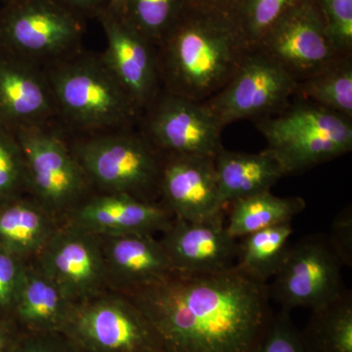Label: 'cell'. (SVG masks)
I'll return each mask as SVG.
<instances>
[{
    "mask_svg": "<svg viewBox=\"0 0 352 352\" xmlns=\"http://www.w3.org/2000/svg\"><path fill=\"white\" fill-rule=\"evenodd\" d=\"M333 252L342 261V265L352 266V210L347 206L336 215L327 236Z\"/></svg>",
    "mask_w": 352,
    "mask_h": 352,
    "instance_id": "cell-33",
    "label": "cell"
},
{
    "mask_svg": "<svg viewBox=\"0 0 352 352\" xmlns=\"http://www.w3.org/2000/svg\"><path fill=\"white\" fill-rule=\"evenodd\" d=\"M126 296L154 326L164 352H256L274 315L268 284L236 267L173 272Z\"/></svg>",
    "mask_w": 352,
    "mask_h": 352,
    "instance_id": "cell-1",
    "label": "cell"
},
{
    "mask_svg": "<svg viewBox=\"0 0 352 352\" xmlns=\"http://www.w3.org/2000/svg\"><path fill=\"white\" fill-rule=\"evenodd\" d=\"M331 43L342 55L352 54V0H315Z\"/></svg>",
    "mask_w": 352,
    "mask_h": 352,
    "instance_id": "cell-30",
    "label": "cell"
},
{
    "mask_svg": "<svg viewBox=\"0 0 352 352\" xmlns=\"http://www.w3.org/2000/svg\"><path fill=\"white\" fill-rule=\"evenodd\" d=\"M105 259L109 289L131 294L170 276V258L153 234L99 236Z\"/></svg>",
    "mask_w": 352,
    "mask_h": 352,
    "instance_id": "cell-19",
    "label": "cell"
},
{
    "mask_svg": "<svg viewBox=\"0 0 352 352\" xmlns=\"http://www.w3.org/2000/svg\"><path fill=\"white\" fill-rule=\"evenodd\" d=\"M307 203L300 197H278L261 192L233 201L227 230L232 237L243 238L267 227L292 221Z\"/></svg>",
    "mask_w": 352,
    "mask_h": 352,
    "instance_id": "cell-23",
    "label": "cell"
},
{
    "mask_svg": "<svg viewBox=\"0 0 352 352\" xmlns=\"http://www.w3.org/2000/svg\"><path fill=\"white\" fill-rule=\"evenodd\" d=\"M36 263H27L11 318L24 333H63L76 307Z\"/></svg>",
    "mask_w": 352,
    "mask_h": 352,
    "instance_id": "cell-20",
    "label": "cell"
},
{
    "mask_svg": "<svg viewBox=\"0 0 352 352\" xmlns=\"http://www.w3.org/2000/svg\"><path fill=\"white\" fill-rule=\"evenodd\" d=\"M298 80L258 50H250L226 87L204 102L226 127L283 111L295 96Z\"/></svg>",
    "mask_w": 352,
    "mask_h": 352,
    "instance_id": "cell-10",
    "label": "cell"
},
{
    "mask_svg": "<svg viewBox=\"0 0 352 352\" xmlns=\"http://www.w3.org/2000/svg\"><path fill=\"white\" fill-rule=\"evenodd\" d=\"M300 337L305 352H352L351 292L312 310Z\"/></svg>",
    "mask_w": 352,
    "mask_h": 352,
    "instance_id": "cell-24",
    "label": "cell"
},
{
    "mask_svg": "<svg viewBox=\"0 0 352 352\" xmlns=\"http://www.w3.org/2000/svg\"><path fill=\"white\" fill-rule=\"evenodd\" d=\"M68 136L94 192L126 194L160 203L164 155L140 129Z\"/></svg>",
    "mask_w": 352,
    "mask_h": 352,
    "instance_id": "cell-4",
    "label": "cell"
},
{
    "mask_svg": "<svg viewBox=\"0 0 352 352\" xmlns=\"http://www.w3.org/2000/svg\"><path fill=\"white\" fill-rule=\"evenodd\" d=\"M74 302L109 289L99 236L63 221L36 261Z\"/></svg>",
    "mask_w": 352,
    "mask_h": 352,
    "instance_id": "cell-13",
    "label": "cell"
},
{
    "mask_svg": "<svg viewBox=\"0 0 352 352\" xmlns=\"http://www.w3.org/2000/svg\"><path fill=\"white\" fill-rule=\"evenodd\" d=\"M62 222L25 194L0 205V245L24 263H32Z\"/></svg>",
    "mask_w": 352,
    "mask_h": 352,
    "instance_id": "cell-21",
    "label": "cell"
},
{
    "mask_svg": "<svg viewBox=\"0 0 352 352\" xmlns=\"http://www.w3.org/2000/svg\"><path fill=\"white\" fill-rule=\"evenodd\" d=\"M188 4V0H129L124 18L156 47Z\"/></svg>",
    "mask_w": 352,
    "mask_h": 352,
    "instance_id": "cell-27",
    "label": "cell"
},
{
    "mask_svg": "<svg viewBox=\"0 0 352 352\" xmlns=\"http://www.w3.org/2000/svg\"><path fill=\"white\" fill-rule=\"evenodd\" d=\"M342 266L327 236H307L289 245L273 283L268 285L270 298L289 311L325 307L346 292Z\"/></svg>",
    "mask_w": 352,
    "mask_h": 352,
    "instance_id": "cell-9",
    "label": "cell"
},
{
    "mask_svg": "<svg viewBox=\"0 0 352 352\" xmlns=\"http://www.w3.org/2000/svg\"><path fill=\"white\" fill-rule=\"evenodd\" d=\"M24 157L28 194L64 221L94 193L68 133L58 124L14 132Z\"/></svg>",
    "mask_w": 352,
    "mask_h": 352,
    "instance_id": "cell-7",
    "label": "cell"
},
{
    "mask_svg": "<svg viewBox=\"0 0 352 352\" xmlns=\"http://www.w3.org/2000/svg\"><path fill=\"white\" fill-rule=\"evenodd\" d=\"M17 352H80L63 333H24Z\"/></svg>",
    "mask_w": 352,
    "mask_h": 352,
    "instance_id": "cell-34",
    "label": "cell"
},
{
    "mask_svg": "<svg viewBox=\"0 0 352 352\" xmlns=\"http://www.w3.org/2000/svg\"><path fill=\"white\" fill-rule=\"evenodd\" d=\"M252 50L283 67L298 82L346 56L331 43L315 0H302L289 9Z\"/></svg>",
    "mask_w": 352,
    "mask_h": 352,
    "instance_id": "cell-12",
    "label": "cell"
},
{
    "mask_svg": "<svg viewBox=\"0 0 352 352\" xmlns=\"http://www.w3.org/2000/svg\"><path fill=\"white\" fill-rule=\"evenodd\" d=\"M173 215L160 203L126 194L94 192L64 221L97 236L164 232Z\"/></svg>",
    "mask_w": 352,
    "mask_h": 352,
    "instance_id": "cell-18",
    "label": "cell"
},
{
    "mask_svg": "<svg viewBox=\"0 0 352 352\" xmlns=\"http://www.w3.org/2000/svg\"><path fill=\"white\" fill-rule=\"evenodd\" d=\"M256 352H305L300 330L294 323L289 310L280 308L273 315Z\"/></svg>",
    "mask_w": 352,
    "mask_h": 352,
    "instance_id": "cell-31",
    "label": "cell"
},
{
    "mask_svg": "<svg viewBox=\"0 0 352 352\" xmlns=\"http://www.w3.org/2000/svg\"><path fill=\"white\" fill-rule=\"evenodd\" d=\"M22 335L13 318L0 316V352H17Z\"/></svg>",
    "mask_w": 352,
    "mask_h": 352,
    "instance_id": "cell-35",
    "label": "cell"
},
{
    "mask_svg": "<svg viewBox=\"0 0 352 352\" xmlns=\"http://www.w3.org/2000/svg\"><path fill=\"white\" fill-rule=\"evenodd\" d=\"M155 48L163 89L197 102L226 87L251 50L229 11L190 4Z\"/></svg>",
    "mask_w": 352,
    "mask_h": 352,
    "instance_id": "cell-2",
    "label": "cell"
},
{
    "mask_svg": "<svg viewBox=\"0 0 352 352\" xmlns=\"http://www.w3.org/2000/svg\"><path fill=\"white\" fill-rule=\"evenodd\" d=\"M214 164L220 194L226 205L270 191L286 175L279 160L270 149L250 154L223 148L214 157Z\"/></svg>",
    "mask_w": 352,
    "mask_h": 352,
    "instance_id": "cell-22",
    "label": "cell"
},
{
    "mask_svg": "<svg viewBox=\"0 0 352 352\" xmlns=\"http://www.w3.org/2000/svg\"><path fill=\"white\" fill-rule=\"evenodd\" d=\"M300 1L302 0H234L229 12L252 50L285 13Z\"/></svg>",
    "mask_w": 352,
    "mask_h": 352,
    "instance_id": "cell-28",
    "label": "cell"
},
{
    "mask_svg": "<svg viewBox=\"0 0 352 352\" xmlns=\"http://www.w3.org/2000/svg\"><path fill=\"white\" fill-rule=\"evenodd\" d=\"M85 18L57 0H7L0 50L45 68L83 50Z\"/></svg>",
    "mask_w": 352,
    "mask_h": 352,
    "instance_id": "cell-6",
    "label": "cell"
},
{
    "mask_svg": "<svg viewBox=\"0 0 352 352\" xmlns=\"http://www.w3.org/2000/svg\"><path fill=\"white\" fill-rule=\"evenodd\" d=\"M162 233L160 241L175 272L206 274L235 267L239 243L223 217L200 222L173 219Z\"/></svg>",
    "mask_w": 352,
    "mask_h": 352,
    "instance_id": "cell-17",
    "label": "cell"
},
{
    "mask_svg": "<svg viewBox=\"0 0 352 352\" xmlns=\"http://www.w3.org/2000/svg\"><path fill=\"white\" fill-rule=\"evenodd\" d=\"M129 0H109L107 8L105 11L119 17H124L126 7Z\"/></svg>",
    "mask_w": 352,
    "mask_h": 352,
    "instance_id": "cell-38",
    "label": "cell"
},
{
    "mask_svg": "<svg viewBox=\"0 0 352 352\" xmlns=\"http://www.w3.org/2000/svg\"><path fill=\"white\" fill-rule=\"evenodd\" d=\"M293 232L292 221H286L245 236L239 244L235 267L252 279L267 284L283 263Z\"/></svg>",
    "mask_w": 352,
    "mask_h": 352,
    "instance_id": "cell-25",
    "label": "cell"
},
{
    "mask_svg": "<svg viewBox=\"0 0 352 352\" xmlns=\"http://www.w3.org/2000/svg\"><path fill=\"white\" fill-rule=\"evenodd\" d=\"M68 134H91L139 126L141 113L101 54L82 50L43 68Z\"/></svg>",
    "mask_w": 352,
    "mask_h": 352,
    "instance_id": "cell-3",
    "label": "cell"
},
{
    "mask_svg": "<svg viewBox=\"0 0 352 352\" xmlns=\"http://www.w3.org/2000/svg\"><path fill=\"white\" fill-rule=\"evenodd\" d=\"M96 18L107 41L102 57L142 116L163 90L156 48L126 18L105 10Z\"/></svg>",
    "mask_w": 352,
    "mask_h": 352,
    "instance_id": "cell-15",
    "label": "cell"
},
{
    "mask_svg": "<svg viewBox=\"0 0 352 352\" xmlns=\"http://www.w3.org/2000/svg\"><path fill=\"white\" fill-rule=\"evenodd\" d=\"M0 1L6 2V1H7V0H0Z\"/></svg>",
    "mask_w": 352,
    "mask_h": 352,
    "instance_id": "cell-39",
    "label": "cell"
},
{
    "mask_svg": "<svg viewBox=\"0 0 352 352\" xmlns=\"http://www.w3.org/2000/svg\"><path fill=\"white\" fill-rule=\"evenodd\" d=\"M140 131L164 155L217 157L224 126L204 102L162 90L145 109Z\"/></svg>",
    "mask_w": 352,
    "mask_h": 352,
    "instance_id": "cell-11",
    "label": "cell"
},
{
    "mask_svg": "<svg viewBox=\"0 0 352 352\" xmlns=\"http://www.w3.org/2000/svg\"><path fill=\"white\" fill-rule=\"evenodd\" d=\"M57 1L87 19L88 17L96 18L99 13L106 10L109 0H57Z\"/></svg>",
    "mask_w": 352,
    "mask_h": 352,
    "instance_id": "cell-36",
    "label": "cell"
},
{
    "mask_svg": "<svg viewBox=\"0 0 352 352\" xmlns=\"http://www.w3.org/2000/svg\"><path fill=\"white\" fill-rule=\"evenodd\" d=\"M233 1L234 0H188L190 6L226 11L230 10Z\"/></svg>",
    "mask_w": 352,
    "mask_h": 352,
    "instance_id": "cell-37",
    "label": "cell"
},
{
    "mask_svg": "<svg viewBox=\"0 0 352 352\" xmlns=\"http://www.w3.org/2000/svg\"><path fill=\"white\" fill-rule=\"evenodd\" d=\"M58 124L43 68L0 50V126L21 129Z\"/></svg>",
    "mask_w": 352,
    "mask_h": 352,
    "instance_id": "cell-16",
    "label": "cell"
},
{
    "mask_svg": "<svg viewBox=\"0 0 352 352\" xmlns=\"http://www.w3.org/2000/svg\"><path fill=\"white\" fill-rule=\"evenodd\" d=\"M28 194L24 157L14 132L0 126V205Z\"/></svg>",
    "mask_w": 352,
    "mask_h": 352,
    "instance_id": "cell-29",
    "label": "cell"
},
{
    "mask_svg": "<svg viewBox=\"0 0 352 352\" xmlns=\"http://www.w3.org/2000/svg\"><path fill=\"white\" fill-rule=\"evenodd\" d=\"M27 263L0 245V316L11 317L24 280Z\"/></svg>",
    "mask_w": 352,
    "mask_h": 352,
    "instance_id": "cell-32",
    "label": "cell"
},
{
    "mask_svg": "<svg viewBox=\"0 0 352 352\" xmlns=\"http://www.w3.org/2000/svg\"><path fill=\"white\" fill-rule=\"evenodd\" d=\"M159 201L176 219L200 222L223 217L226 204L214 157L164 155Z\"/></svg>",
    "mask_w": 352,
    "mask_h": 352,
    "instance_id": "cell-14",
    "label": "cell"
},
{
    "mask_svg": "<svg viewBox=\"0 0 352 352\" xmlns=\"http://www.w3.org/2000/svg\"><path fill=\"white\" fill-rule=\"evenodd\" d=\"M295 96L352 120V55L298 82Z\"/></svg>",
    "mask_w": 352,
    "mask_h": 352,
    "instance_id": "cell-26",
    "label": "cell"
},
{
    "mask_svg": "<svg viewBox=\"0 0 352 352\" xmlns=\"http://www.w3.org/2000/svg\"><path fill=\"white\" fill-rule=\"evenodd\" d=\"M63 333L80 352H164L151 322L112 289L76 303Z\"/></svg>",
    "mask_w": 352,
    "mask_h": 352,
    "instance_id": "cell-8",
    "label": "cell"
},
{
    "mask_svg": "<svg viewBox=\"0 0 352 352\" xmlns=\"http://www.w3.org/2000/svg\"><path fill=\"white\" fill-rule=\"evenodd\" d=\"M254 122L286 175L332 161L352 149L351 120L309 101L298 99L281 112Z\"/></svg>",
    "mask_w": 352,
    "mask_h": 352,
    "instance_id": "cell-5",
    "label": "cell"
}]
</instances>
